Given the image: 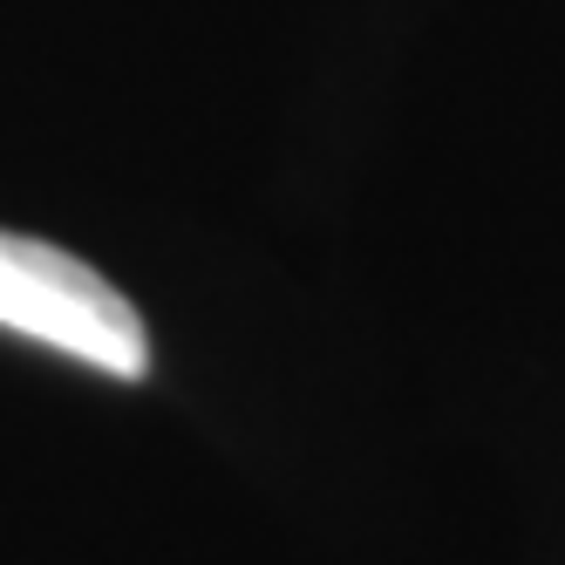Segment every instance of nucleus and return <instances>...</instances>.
I'll return each instance as SVG.
<instances>
[{
    "label": "nucleus",
    "instance_id": "nucleus-1",
    "mask_svg": "<svg viewBox=\"0 0 565 565\" xmlns=\"http://www.w3.org/2000/svg\"><path fill=\"white\" fill-rule=\"evenodd\" d=\"M0 328L89 361L116 382H137L150 369L143 313L89 259L49 246V238L8 232V225H0Z\"/></svg>",
    "mask_w": 565,
    "mask_h": 565
}]
</instances>
